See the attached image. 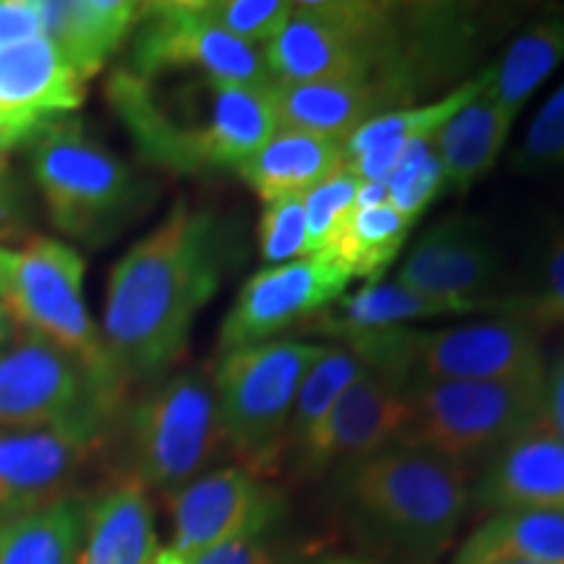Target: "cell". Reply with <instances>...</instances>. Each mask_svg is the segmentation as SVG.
Masks as SVG:
<instances>
[{"instance_id": "obj_1", "label": "cell", "mask_w": 564, "mask_h": 564, "mask_svg": "<svg viewBox=\"0 0 564 564\" xmlns=\"http://www.w3.org/2000/svg\"><path fill=\"white\" fill-rule=\"evenodd\" d=\"M236 243L215 209L175 202L165 220L118 259L100 335L123 392L181 361L196 316L220 291Z\"/></svg>"}, {"instance_id": "obj_2", "label": "cell", "mask_w": 564, "mask_h": 564, "mask_svg": "<svg viewBox=\"0 0 564 564\" xmlns=\"http://www.w3.org/2000/svg\"><path fill=\"white\" fill-rule=\"evenodd\" d=\"M272 84L243 87L209 82L207 112L194 123L173 121L152 84L131 70L112 76L108 97L147 160L173 173L202 175L238 171L272 139L278 131Z\"/></svg>"}, {"instance_id": "obj_3", "label": "cell", "mask_w": 564, "mask_h": 564, "mask_svg": "<svg viewBox=\"0 0 564 564\" xmlns=\"http://www.w3.org/2000/svg\"><path fill=\"white\" fill-rule=\"evenodd\" d=\"M274 84L384 82L413 105L403 74V6L366 0L295 3L293 17L262 47Z\"/></svg>"}, {"instance_id": "obj_4", "label": "cell", "mask_w": 564, "mask_h": 564, "mask_svg": "<svg viewBox=\"0 0 564 564\" xmlns=\"http://www.w3.org/2000/svg\"><path fill=\"white\" fill-rule=\"evenodd\" d=\"M345 494L366 525L419 560L453 544L470 505L463 465L403 444L348 465Z\"/></svg>"}, {"instance_id": "obj_5", "label": "cell", "mask_w": 564, "mask_h": 564, "mask_svg": "<svg viewBox=\"0 0 564 564\" xmlns=\"http://www.w3.org/2000/svg\"><path fill=\"white\" fill-rule=\"evenodd\" d=\"M371 369L400 384L499 382L544 384L541 337L525 319L463 324L449 329L400 327L345 343Z\"/></svg>"}, {"instance_id": "obj_6", "label": "cell", "mask_w": 564, "mask_h": 564, "mask_svg": "<svg viewBox=\"0 0 564 564\" xmlns=\"http://www.w3.org/2000/svg\"><path fill=\"white\" fill-rule=\"evenodd\" d=\"M30 147L32 178L53 225L66 236L100 243L144 207V183L118 154L91 139L79 118L51 123Z\"/></svg>"}, {"instance_id": "obj_7", "label": "cell", "mask_w": 564, "mask_h": 564, "mask_svg": "<svg viewBox=\"0 0 564 564\" xmlns=\"http://www.w3.org/2000/svg\"><path fill=\"white\" fill-rule=\"evenodd\" d=\"M327 345L270 340L223 352L215 384L225 444L253 476H267L288 453L295 394Z\"/></svg>"}, {"instance_id": "obj_8", "label": "cell", "mask_w": 564, "mask_h": 564, "mask_svg": "<svg viewBox=\"0 0 564 564\" xmlns=\"http://www.w3.org/2000/svg\"><path fill=\"white\" fill-rule=\"evenodd\" d=\"M544 423V384L423 382L408 387V423L398 444L468 465Z\"/></svg>"}, {"instance_id": "obj_9", "label": "cell", "mask_w": 564, "mask_h": 564, "mask_svg": "<svg viewBox=\"0 0 564 564\" xmlns=\"http://www.w3.org/2000/svg\"><path fill=\"white\" fill-rule=\"evenodd\" d=\"M82 253L68 243L32 236L13 257V272L6 288L3 306L21 333L42 337L74 356L91 373L110 403L121 408L126 392L112 377L102 335L84 303Z\"/></svg>"}, {"instance_id": "obj_10", "label": "cell", "mask_w": 564, "mask_h": 564, "mask_svg": "<svg viewBox=\"0 0 564 564\" xmlns=\"http://www.w3.org/2000/svg\"><path fill=\"white\" fill-rule=\"evenodd\" d=\"M131 476L167 497L207 474L225 444L215 384L204 371H181L141 394L129 421Z\"/></svg>"}, {"instance_id": "obj_11", "label": "cell", "mask_w": 564, "mask_h": 564, "mask_svg": "<svg viewBox=\"0 0 564 564\" xmlns=\"http://www.w3.org/2000/svg\"><path fill=\"white\" fill-rule=\"evenodd\" d=\"M129 70L139 79L194 70L212 84H272L262 47L230 37L194 9V0L144 3L131 34Z\"/></svg>"}, {"instance_id": "obj_12", "label": "cell", "mask_w": 564, "mask_h": 564, "mask_svg": "<svg viewBox=\"0 0 564 564\" xmlns=\"http://www.w3.org/2000/svg\"><path fill=\"white\" fill-rule=\"evenodd\" d=\"M118 405L91 373L42 337L21 333L0 352V429H40L91 421L110 426Z\"/></svg>"}, {"instance_id": "obj_13", "label": "cell", "mask_w": 564, "mask_h": 564, "mask_svg": "<svg viewBox=\"0 0 564 564\" xmlns=\"http://www.w3.org/2000/svg\"><path fill=\"white\" fill-rule=\"evenodd\" d=\"M280 494L241 465L207 470L171 497L173 533L154 564H196L243 535H264L280 514Z\"/></svg>"}, {"instance_id": "obj_14", "label": "cell", "mask_w": 564, "mask_h": 564, "mask_svg": "<svg viewBox=\"0 0 564 564\" xmlns=\"http://www.w3.org/2000/svg\"><path fill=\"white\" fill-rule=\"evenodd\" d=\"M108 429L91 421L0 429V523L70 497Z\"/></svg>"}, {"instance_id": "obj_15", "label": "cell", "mask_w": 564, "mask_h": 564, "mask_svg": "<svg viewBox=\"0 0 564 564\" xmlns=\"http://www.w3.org/2000/svg\"><path fill=\"white\" fill-rule=\"evenodd\" d=\"M350 274L327 253L264 267L243 282L220 327L223 352L270 343L299 322H308L348 291Z\"/></svg>"}, {"instance_id": "obj_16", "label": "cell", "mask_w": 564, "mask_h": 564, "mask_svg": "<svg viewBox=\"0 0 564 564\" xmlns=\"http://www.w3.org/2000/svg\"><path fill=\"white\" fill-rule=\"evenodd\" d=\"M499 251L486 225L455 215L436 223L415 241L398 272V285L453 308L455 314L494 308Z\"/></svg>"}, {"instance_id": "obj_17", "label": "cell", "mask_w": 564, "mask_h": 564, "mask_svg": "<svg viewBox=\"0 0 564 564\" xmlns=\"http://www.w3.org/2000/svg\"><path fill=\"white\" fill-rule=\"evenodd\" d=\"M405 423L408 387L369 366L295 449V463L308 476H319L335 465L361 463L394 447Z\"/></svg>"}, {"instance_id": "obj_18", "label": "cell", "mask_w": 564, "mask_h": 564, "mask_svg": "<svg viewBox=\"0 0 564 564\" xmlns=\"http://www.w3.org/2000/svg\"><path fill=\"white\" fill-rule=\"evenodd\" d=\"M87 84L47 37L0 51V152L32 144L47 126L74 116Z\"/></svg>"}, {"instance_id": "obj_19", "label": "cell", "mask_w": 564, "mask_h": 564, "mask_svg": "<svg viewBox=\"0 0 564 564\" xmlns=\"http://www.w3.org/2000/svg\"><path fill=\"white\" fill-rule=\"evenodd\" d=\"M470 494L481 510L564 514V440L546 423L528 429L486 460Z\"/></svg>"}, {"instance_id": "obj_20", "label": "cell", "mask_w": 564, "mask_h": 564, "mask_svg": "<svg viewBox=\"0 0 564 564\" xmlns=\"http://www.w3.org/2000/svg\"><path fill=\"white\" fill-rule=\"evenodd\" d=\"M278 129L319 133L345 144L364 123L411 102L384 82L272 84Z\"/></svg>"}, {"instance_id": "obj_21", "label": "cell", "mask_w": 564, "mask_h": 564, "mask_svg": "<svg viewBox=\"0 0 564 564\" xmlns=\"http://www.w3.org/2000/svg\"><path fill=\"white\" fill-rule=\"evenodd\" d=\"M486 82H489V68L474 79L463 82L460 87L449 89L440 100L384 112V116L364 123L343 144L345 167H350L361 181L387 183L408 147L436 137L442 126L486 87Z\"/></svg>"}, {"instance_id": "obj_22", "label": "cell", "mask_w": 564, "mask_h": 564, "mask_svg": "<svg viewBox=\"0 0 564 564\" xmlns=\"http://www.w3.org/2000/svg\"><path fill=\"white\" fill-rule=\"evenodd\" d=\"M141 6L129 0H42L45 37L87 84L131 37Z\"/></svg>"}, {"instance_id": "obj_23", "label": "cell", "mask_w": 564, "mask_h": 564, "mask_svg": "<svg viewBox=\"0 0 564 564\" xmlns=\"http://www.w3.org/2000/svg\"><path fill=\"white\" fill-rule=\"evenodd\" d=\"M160 552L150 489L126 476L89 499L79 564H154Z\"/></svg>"}, {"instance_id": "obj_24", "label": "cell", "mask_w": 564, "mask_h": 564, "mask_svg": "<svg viewBox=\"0 0 564 564\" xmlns=\"http://www.w3.org/2000/svg\"><path fill=\"white\" fill-rule=\"evenodd\" d=\"M345 165L343 144L319 133L278 129L272 139L238 167V175L264 204L306 196Z\"/></svg>"}, {"instance_id": "obj_25", "label": "cell", "mask_w": 564, "mask_h": 564, "mask_svg": "<svg viewBox=\"0 0 564 564\" xmlns=\"http://www.w3.org/2000/svg\"><path fill=\"white\" fill-rule=\"evenodd\" d=\"M564 564V514L533 510L491 512L468 533L453 564Z\"/></svg>"}, {"instance_id": "obj_26", "label": "cell", "mask_w": 564, "mask_h": 564, "mask_svg": "<svg viewBox=\"0 0 564 564\" xmlns=\"http://www.w3.org/2000/svg\"><path fill=\"white\" fill-rule=\"evenodd\" d=\"M489 87V82H486ZM486 87L434 137L444 181L455 192H468L502 158L512 118L491 100Z\"/></svg>"}, {"instance_id": "obj_27", "label": "cell", "mask_w": 564, "mask_h": 564, "mask_svg": "<svg viewBox=\"0 0 564 564\" xmlns=\"http://www.w3.org/2000/svg\"><path fill=\"white\" fill-rule=\"evenodd\" d=\"M455 314L453 308L436 303L432 299L408 291L398 282H369L350 299L335 301L333 306L324 308L306 322L308 333L333 335L340 343L358 340L387 333V329L408 327L411 322L434 319V316ZM337 343V345H340Z\"/></svg>"}, {"instance_id": "obj_28", "label": "cell", "mask_w": 564, "mask_h": 564, "mask_svg": "<svg viewBox=\"0 0 564 564\" xmlns=\"http://www.w3.org/2000/svg\"><path fill=\"white\" fill-rule=\"evenodd\" d=\"M89 499L58 502L0 523V564H79Z\"/></svg>"}, {"instance_id": "obj_29", "label": "cell", "mask_w": 564, "mask_h": 564, "mask_svg": "<svg viewBox=\"0 0 564 564\" xmlns=\"http://www.w3.org/2000/svg\"><path fill=\"white\" fill-rule=\"evenodd\" d=\"M564 63V11L535 21L510 42L502 58L489 66V97L507 116L518 118L533 91Z\"/></svg>"}, {"instance_id": "obj_30", "label": "cell", "mask_w": 564, "mask_h": 564, "mask_svg": "<svg viewBox=\"0 0 564 564\" xmlns=\"http://www.w3.org/2000/svg\"><path fill=\"white\" fill-rule=\"evenodd\" d=\"M413 225L390 202L356 204L327 257H333L350 278L377 282L403 251Z\"/></svg>"}, {"instance_id": "obj_31", "label": "cell", "mask_w": 564, "mask_h": 564, "mask_svg": "<svg viewBox=\"0 0 564 564\" xmlns=\"http://www.w3.org/2000/svg\"><path fill=\"white\" fill-rule=\"evenodd\" d=\"M369 371V366L348 345H327V350L312 364L295 394V405L288 426V449L295 453L306 436L333 411V405Z\"/></svg>"}, {"instance_id": "obj_32", "label": "cell", "mask_w": 564, "mask_h": 564, "mask_svg": "<svg viewBox=\"0 0 564 564\" xmlns=\"http://www.w3.org/2000/svg\"><path fill=\"white\" fill-rule=\"evenodd\" d=\"M204 21L246 45H270L293 17L295 3L288 0H194Z\"/></svg>"}, {"instance_id": "obj_33", "label": "cell", "mask_w": 564, "mask_h": 564, "mask_svg": "<svg viewBox=\"0 0 564 564\" xmlns=\"http://www.w3.org/2000/svg\"><path fill=\"white\" fill-rule=\"evenodd\" d=\"M384 186L392 207L411 223L419 220L447 188L434 137L408 147L403 160L398 162V167H394Z\"/></svg>"}, {"instance_id": "obj_34", "label": "cell", "mask_w": 564, "mask_h": 564, "mask_svg": "<svg viewBox=\"0 0 564 564\" xmlns=\"http://www.w3.org/2000/svg\"><path fill=\"white\" fill-rule=\"evenodd\" d=\"M361 178L350 171V167H340L329 178H324L319 186L303 196V209H306V257H316V253H329L333 243L340 236L345 220L350 217L352 207H356L358 188H361Z\"/></svg>"}, {"instance_id": "obj_35", "label": "cell", "mask_w": 564, "mask_h": 564, "mask_svg": "<svg viewBox=\"0 0 564 564\" xmlns=\"http://www.w3.org/2000/svg\"><path fill=\"white\" fill-rule=\"evenodd\" d=\"M514 167L523 173H549L564 167V82L533 116L523 144L514 152Z\"/></svg>"}, {"instance_id": "obj_36", "label": "cell", "mask_w": 564, "mask_h": 564, "mask_svg": "<svg viewBox=\"0 0 564 564\" xmlns=\"http://www.w3.org/2000/svg\"><path fill=\"white\" fill-rule=\"evenodd\" d=\"M259 253L267 267L295 262L306 257V209L303 196L264 204L259 220Z\"/></svg>"}, {"instance_id": "obj_37", "label": "cell", "mask_w": 564, "mask_h": 564, "mask_svg": "<svg viewBox=\"0 0 564 564\" xmlns=\"http://www.w3.org/2000/svg\"><path fill=\"white\" fill-rule=\"evenodd\" d=\"M494 308H505L531 324L554 322L564 314V232L546 243L544 262H541V293L523 301H497Z\"/></svg>"}, {"instance_id": "obj_38", "label": "cell", "mask_w": 564, "mask_h": 564, "mask_svg": "<svg viewBox=\"0 0 564 564\" xmlns=\"http://www.w3.org/2000/svg\"><path fill=\"white\" fill-rule=\"evenodd\" d=\"M45 37L42 0H0V51Z\"/></svg>"}, {"instance_id": "obj_39", "label": "cell", "mask_w": 564, "mask_h": 564, "mask_svg": "<svg viewBox=\"0 0 564 564\" xmlns=\"http://www.w3.org/2000/svg\"><path fill=\"white\" fill-rule=\"evenodd\" d=\"M196 564H274V556L262 535H243L202 556Z\"/></svg>"}, {"instance_id": "obj_40", "label": "cell", "mask_w": 564, "mask_h": 564, "mask_svg": "<svg viewBox=\"0 0 564 564\" xmlns=\"http://www.w3.org/2000/svg\"><path fill=\"white\" fill-rule=\"evenodd\" d=\"M544 423L564 440V352L544 382Z\"/></svg>"}, {"instance_id": "obj_41", "label": "cell", "mask_w": 564, "mask_h": 564, "mask_svg": "<svg viewBox=\"0 0 564 564\" xmlns=\"http://www.w3.org/2000/svg\"><path fill=\"white\" fill-rule=\"evenodd\" d=\"M0 215L24 220V215H21V188L6 152H0Z\"/></svg>"}, {"instance_id": "obj_42", "label": "cell", "mask_w": 564, "mask_h": 564, "mask_svg": "<svg viewBox=\"0 0 564 564\" xmlns=\"http://www.w3.org/2000/svg\"><path fill=\"white\" fill-rule=\"evenodd\" d=\"M26 236V223L19 217H6L0 215V249H6V243L19 241Z\"/></svg>"}, {"instance_id": "obj_43", "label": "cell", "mask_w": 564, "mask_h": 564, "mask_svg": "<svg viewBox=\"0 0 564 564\" xmlns=\"http://www.w3.org/2000/svg\"><path fill=\"white\" fill-rule=\"evenodd\" d=\"M19 335H21V327L11 316L9 308L3 306V301H0V352L9 348V345L17 340Z\"/></svg>"}, {"instance_id": "obj_44", "label": "cell", "mask_w": 564, "mask_h": 564, "mask_svg": "<svg viewBox=\"0 0 564 564\" xmlns=\"http://www.w3.org/2000/svg\"><path fill=\"white\" fill-rule=\"evenodd\" d=\"M13 257H17V251L0 249V299H3L6 288H9V280L13 272Z\"/></svg>"}, {"instance_id": "obj_45", "label": "cell", "mask_w": 564, "mask_h": 564, "mask_svg": "<svg viewBox=\"0 0 564 564\" xmlns=\"http://www.w3.org/2000/svg\"><path fill=\"white\" fill-rule=\"evenodd\" d=\"M329 564H364V562H329Z\"/></svg>"}, {"instance_id": "obj_46", "label": "cell", "mask_w": 564, "mask_h": 564, "mask_svg": "<svg viewBox=\"0 0 564 564\" xmlns=\"http://www.w3.org/2000/svg\"><path fill=\"white\" fill-rule=\"evenodd\" d=\"M554 322H564V314H560V316H556V319Z\"/></svg>"}, {"instance_id": "obj_47", "label": "cell", "mask_w": 564, "mask_h": 564, "mask_svg": "<svg viewBox=\"0 0 564 564\" xmlns=\"http://www.w3.org/2000/svg\"><path fill=\"white\" fill-rule=\"evenodd\" d=\"M514 564H539V562H514Z\"/></svg>"}]
</instances>
